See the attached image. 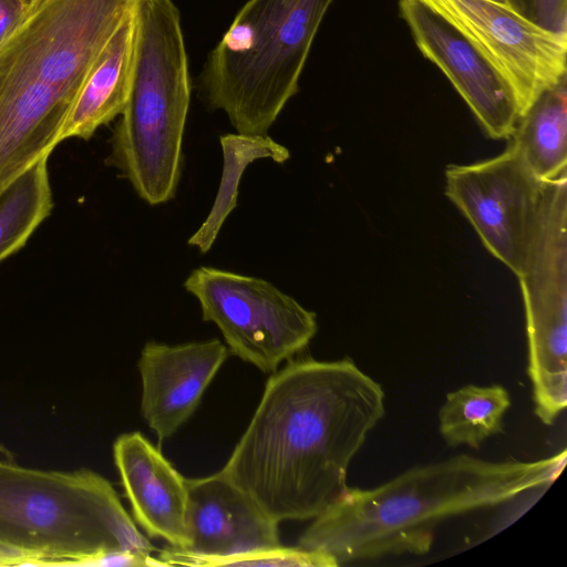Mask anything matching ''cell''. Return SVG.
<instances>
[{
    "instance_id": "8fae6325",
    "label": "cell",
    "mask_w": 567,
    "mask_h": 567,
    "mask_svg": "<svg viewBox=\"0 0 567 567\" xmlns=\"http://www.w3.org/2000/svg\"><path fill=\"white\" fill-rule=\"evenodd\" d=\"M186 548L169 547L164 566H207L218 559L281 545L279 523L220 471L186 478Z\"/></svg>"
},
{
    "instance_id": "e0dca14e",
    "label": "cell",
    "mask_w": 567,
    "mask_h": 567,
    "mask_svg": "<svg viewBox=\"0 0 567 567\" xmlns=\"http://www.w3.org/2000/svg\"><path fill=\"white\" fill-rule=\"evenodd\" d=\"M511 405L508 391L499 384L464 385L446 394L439 411L440 433L449 446L478 450L487 439L503 433Z\"/></svg>"
},
{
    "instance_id": "52a82bcc",
    "label": "cell",
    "mask_w": 567,
    "mask_h": 567,
    "mask_svg": "<svg viewBox=\"0 0 567 567\" xmlns=\"http://www.w3.org/2000/svg\"><path fill=\"white\" fill-rule=\"evenodd\" d=\"M517 278L534 411L553 425L567 405V172L545 182L537 233Z\"/></svg>"
},
{
    "instance_id": "ba28073f",
    "label": "cell",
    "mask_w": 567,
    "mask_h": 567,
    "mask_svg": "<svg viewBox=\"0 0 567 567\" xmlns=\"http://www.w3.org/2000/svg\"><path fill=\"white\" fill-rule=\"evenodd\" d=\"M184 288L198 300L203 320L217 326L228 350L264 373L292 360L318 330L313 311L260 278L202 266Z\"/></svg>"
},
{
    "instance_id": "4fadbf2b",
    "label": "cell",
    "mask_w": 567,
    "mask_h": 567,
    "mask_svg": "<svg viewBox=\"0 0 567 567\" xmlns=\"http://www.w3.org/2000/svg\"><path fill=\"white\" fill-rule=\"evenodd\" d=\"M228 353L219 339L182 344L151 341L143 347L137 362L141 412L159 442L193 415Z\"/></svg>"
},
{
    "instance_id": "277c9868",
    "label": "cell",
    "mask_w": 567,
    "mask_h": 567,
    "mask_svg": "<svg viewBox=\"0 0 567 567\" xmlns=\"http://www.w3.org/2000/svg\"><path fill=\"white\" fill-rule=\"evenodd\" d=\"M131 90L109 163L150 205L175 197L190 102L181 14L173 0H138Z\"/></svg>"
},
{
    "instance_id": "7c38bea8",
    "label": "cell",
    "mask_w": 567,
    "mask_h": 567,
    "mask_svg": "<svg viewBox=\"0 0 567 567\" xmlns=\"http://www.w3.org/2000/svg\"><path fill=\"white\" fill-rule=\"evenodd\" d=\"M400 12L422 55L434 63L491 138H509L519 117L515 94L491 60L453 23L420 0Z\"/></svg>"
},
{
    "instance_id": "7a4b0ae2",
    "label": "cell",
    "mask_w": 567,
    "mask_h": 567,
    "mask_svg": "<svg viewBox=\"0 0 567 567\" xmlns=\"http://www.w3.org/2000/svg\"><path fill=\"white\" fill-rule=\"evenodd\" d=\"M563 451L536 461H487L466 454L412 467L372 488L347 487L297 546L336 566L389 555H424L443 520L549 487L566 466Z\"/></svg>"
},
{
    "instance_id": "5bb4252c",
    "label": "cell",
    "mask_w": 567,
    "mask_h": 567,
    "mask_svg": "<svg viewBox=\"0 0 567 567\" xmlns=\"http://www.w3.org/2000/svg\"><path fill=\"white\" fill-rule=\"evenodd\" d=\"M113 456L135 522L150 537L186 548V478L141 432L120 435Z\"/></svg>"
},
{
    "instance_id": "9c48e42d",
    "label": "cell",
    "mask_w": 567,
    "mask_h": 567,
    "mask_svg": "<svg viewBox=\"0 0 567 567\" xmlns=\"http://www.w3.org/2000/svg\"><path fill=\"white\" fill-rule=\"evenodd\" d=\"M545 182L509 141L497 156L445 169V194L470 221L484 247L518 276L534 243Z\"/></svg>"
},
{
    "instance_id": "ffe728a7",
    "label": "cell",
    "mask_w": 567,
    "mask_h": 567,
    "mask_svg": "<svg viewBox=\"0 0 567 567\" xmlns=\"http://www.w3.org/2000/svg\"><path fill=\"white\" fill-rule=\"evenodd\" d=\"M513 9L543 28L567 33V0H514Z\"/></svg>"
},
{
    "instance_id": "7402d4cb",
    "label": "cell",
    "mask_w": 567,
    "mask_h": 567,
    "mask_svg": "<svg viewBox=\"0 0 567 567\" xmlns=\"http://www.w3.org/2000/svg\"><path fill=\"white\" fill-rule=\"evenodd\" d=\"M38 558L31 553L0 539V567L37 566Z\"/></svg>"
},
{
    "instance_id": "8992f818",
    "label": "cell",
    "mask_w": 567,
    "mask_h": 567,
    "mask_svg": "<svg viewBox=\"0 0 567 567\" xmlns=\"http://www.w3.org/2000/svg\"><path fill=\"white\" fill-rule=\"evenodd\" d=\"M333 0H248L210 51L202 83L236 133L267 135L298 92L319 27Z\"/></svg>"
},
{
    "instance_id": "603a6c76",
    "label": "cell",
    "mask_w": 567,
    "mask_h": 567,
    "mask_svg": "<svg viewBox=\"0 0 567 567\" xmlns=\"http://www.w3.org/2000/svg\"><path fill=\"white\" fill-rule=\"evenodd\" d=\"M25 10L31 11L34 7H37L42 0H21Z\"/></svg>"
},
{
    "instance_id": "5b68a950",
    "label": "cell",
    "mask_w": 567,
    "mask_h": 567,
    "mask_svg": "<svg viewBox=\"0 0 567 567\" xmlns=\"http://www.w3.org/2000/svg\"><path fill=\"white\" fill-rule=\"evenodd\" d=\"M0 539L38 558L74 566L103 553L152 555L113 485L99 473L23 466L0 446Z\"/></svg>"
},
{
    "instance_id": "9a60e30c",
    "label": "cell",
    "mask_w": 567,
    "mask_h": 567,
    "mask_svg": "<svg viewBox=\"0 0 567 567\" xmlns=\"http://www.w3.org/2000/svg\"><path fill=\"white\" fill-rule=\"evenodd\" d=\"M135 9L118 25L89 72L62 127L61 142L89 140L123 112L133 78Z\"/></svg>"
},
{
    "instance_id": "ac0fdd59",
    "label": "cell",
    "mask_w": 567,
    "mask_h": 567,
    "mask_svg": "<svg viewBox=\"0 0 567 567\" xmlns=\"http://www.w3.org/2000/svg\"><path fill=\"white\" fill-rule=\"evenodd\" d=\"M223 174L212 209L202 226L188 239V245L199 252H207L217 235L237 205L238 185L249 164L260 158L284 163L290 152L268 135L229 133L220 136Z\"/></svg>"
},
{
    "instance_id": "3957f363",
    "label": "cell",
    "mask_w": 567,
    "mask_h": 567,
    "mask_svg": "<svg viewBox=\"0 0 567 567\" xmlns=\"http://www.w3.org/2000/svg\"><path fill=\"white\" fill-rule=\"evenodd\" d=\"M138 0H42L0 43V193L61 142L101 51Z\"/></svg>"
},
{
    "instance_id": "30bf717a",
    "label": "cell",
    "mask_w": 567,
    "mask_h": 567,
    "mask_svg": "<svg viewBox=\"0 0 567 567\" xmlns=\"http://www.w3.org/2000/svg\"><path fill=\"white\" fill-rule=\"evenodd\" d=\"M460 29L512 87L520 114L566 78L567 33L543 28L492 0H420Z\"/></svg>"
},
{
    "instance_id": "6da1fadb",
    "label": "cell",
    "mask_w": 567,
    "mask_h": 567,
    "mask_svg": "<svg viewBox=\"0 0 567 567\" xmlns=\"http://www.w3.org/2000/svg\"><path fill=\"white\" fill-rule=\"evenodd\" d=\"M384 414L381 384L351 359H292L271 373L220 472L278 523L313 519L348 487Z\"/></svg>"
},
{
    "instance_id": "2e32d148",
    "label": "cell",
    "mask_w": 567,
    "mask_h": 567,
    "mask_svg": "<svg viewBox=\"0 0 567 567\" xmlns=\"http://www.w3.org/2000/svg\"><path fill=\"white\" fill-rule=\"evenodd\" d=\"M566 78L543 91L520 114L508 138L536 177L549 181L567 172Z\"/></svg>"
},
{
    "instance_id": "cb8c5ba5",
    "label": "cell",
    "mask_w": 567,
    "mask_h": 567,
    "mask_svg": "<svg viewBox=\"0 0 567 567\" xmlns=\"http://www.w3.org/2000/svg\"><path fill=\"white\" fill-rule=\"evenodd\" d=\"M492 1L497 2L499 4H504V6L511 7L513 9V1L514 0H492Z\"/></svg>"
},
{
    "instance_id": "d6986e66",
    "label": "cell",
    "mask_w": 567,
    "mask_h": 567,
    "mask_svg": "<svg viewBox=\"0 0 567 567\" xmlns=\"http://www.w3.org/2000/svg\"><path fill=\"white\" fill-rule=\"evenodd\" d=\"M52 208L48 157H44L0 193V261L25 245Z\"/></svg>"
},
{
    "instance_id": "44dd1931",
    "label": "cell",
    "mask_w": 567,
    "mask_h": 567,
    "mask_svg": "<svg viewBox=\"0 0 567 567\" xmlns=\"http://www.w3.org/2000/svg\"><path fill=\"white\" fill-rule=\"evenodd\" d=\"M27 14L21 0H0V43L22 23Z\"/></svg>"
}]
</instances>
